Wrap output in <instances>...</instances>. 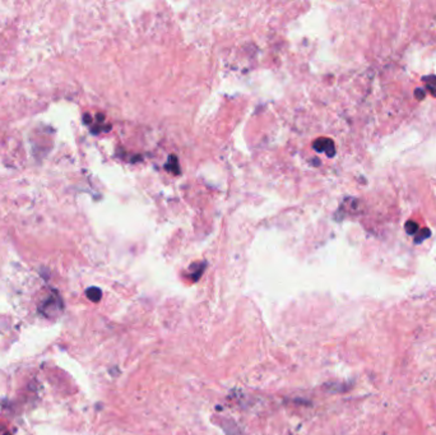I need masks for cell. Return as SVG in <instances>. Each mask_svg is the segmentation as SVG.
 I'll use <instances>...</instances> for the list:
<instances>
[{
    "label": "cell",
    "mask_w": 436,
    "mask_h": 435,
    "mask_svg": "<svg viewBox=\"0 0 436 435\" xmlns=\"http://www.w3.org/2000/svg\"><path fill=\"white\" fill-rule=\"evenodd\" d=\"M166 169L170 170L171 172H174V174H179L180 172L179 161H177V158H176L175 156H170L169 162H167L166 165Z\"/></svg>",
    "instance_id": "2"
},
{
    "label": "cell",
    "mask_w": 436,
    "mask_h": 435,
    "mask_svg": "<svg viewBox=\"0 0 436 435\" xmlns=\"http://www.w3.org/2000/svg\"><path fill=\"white\" fill-rule=\"evenodd\" d=\"M406 229H407V231H408V232H409V234H412V235H413V234H414V232L417 231V229H418V227H417V226H416V223H413V222H409V223H408V225H407V226H406Z\"/></svg>",
    "instance_id": "3"
},
{
    "label": "cell",
    "mask_w": 436,
    "mask_h": 435,
    "mask_svg": "<svg viewBox=\"0 0 436 435\" xmlns=\"http://www.w3.org/2000/svg\"><path fill=\"white\" fill-rule=\"evenodd\" d=\"M314 148L318 152H325L328 156L334 155V144L330 139H326V138H320V139L315 141Z\"/></svg>",
    "instance_id": "1"
}]
</instances>
